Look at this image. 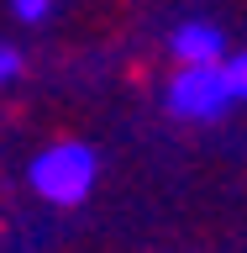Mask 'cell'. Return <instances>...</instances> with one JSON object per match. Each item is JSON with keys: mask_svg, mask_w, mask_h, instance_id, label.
<instances>
[{"mask_svg": "<svg viewBox=\"0 0 247 253\" xmlns=\"http://www.w3.org/2000/svg\"><path fill=\"white\" fill-rule=\"evenodd\" d=\"M32 185H37V195H47L58 206L84 201L95 185V153L84 142H63V148H53V153H42L32 164Z\"/></svg>", "mask_w": 247, "mask_h": 253, "instance_id": "obj_1", "label": "cell"}, {"mask_svg": "<svg viewBox=\"0 0 247 253\" xmlns=\"http://www.w3.org/2000/svg\"><path fill=\"white\" fill-rule=\"evenodd\" d=\"M232 106V90H226V74L216 63H189L184 74L169 84V111L174 116H189V122H211Z\"/></svg>", "mask_w": 247, "mask_h": 253, "instance_id": "obj_2", "label": "cell"}, {"mask_svg": "<svg viewBox=\"0 0 247 253\" xmlns=\"http://www.w3.org/2000/svg\"><path fill=\"white\" fill-rule=\"evenodd\" d=\"M174 53H179L184 63H216V58H221V32L189 21V27L174 32Z\"/></svg>", "mask_w": 247, "mask_h": 253, "instance_id": "obj_3", "label": "cell"}, {"mask_svg": "<svg viewBox=\"0 0 247 253\" xmlns=\"http://www.w3.org/2000/svg\"><path fill=\"white\" fill-rule=\"evenodd\" d=\"M221 74H226V90H232V100H247V53H242V58H232Z\"/></svg>", "mask_w": 247, "mask_h": 253, "instance_id": "obj_4", "label": "cell"}, {"mask_svg": "<svg viewBox=\"0 0 247 253\" xmlns=\"http://www.w3.org/2000/svg\"><path fill=\"white\" fill-rule=\"evenodd\" d=\"M16 16H21V21H42V16H47V0H16Z\"/></svg>", "mask_w": 247, "mask_h": 253, "instance_id": "obj_5", "label": "cell"}, {"mask_svg": "<svg viewBox=\"0 0 247 253\" xmlns=\"http://www.w3.org/2000/svg\"><path fill=\"white\" fill-rule=\"evenodd\" d=\"M16 74V53H11V47H5V42H0V84H5V79H11Z\"/></svg>", "mask_w": 247, "mask_h": 253, "instance_id": "obj_6", "label": "cell"}]
</instances>
